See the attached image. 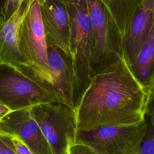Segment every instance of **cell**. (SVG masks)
Instances as JSON below:
<instances>
[{"mask_svg":"<svg viewBox=\"0 0 154 154\" xmlns=\"http://www.w3.org/2000/svg\"><path fill=\"white\" fill-rule=\"evenodd\" d=\"M149 99L122 54L91 77L75 109L77 131L142 122Z\"/></svg>","mask_w":154,"mask_h":154,"instance_id":"cell-1","label":"cell"},{"mask_svg":"<svg viewBox=\"0 0 154 154\" xmlns=\"http://www.w3.org/2000/svg\"><path fill=\"white\" fill-rule=\"evenodd\" d=\"M65 1L70 25V53L76 106L93 76L95 38L87 0Z\"/></svg>","mask_w":154,"mask_h":154,"instance_id":"cell-2","label":"cell"},{"mask_svg":"<svg viewBox=\"0 0 154 154\" xmlns=\"http://www.w3.org/2000/svg\"><path fill=\"white\" fill-rule=\"evenodd\" d=\"M19 46L26 61L18 69L56 101L48 62V45L38 0H28L19 31Z\"/></svg>","mask_w":154,"mask_h":154,"instance_id":"cell-3","label":"cell"},{"mask_svg":"<svg viewBox=\"0 0 154 154\" xmlns=\"http://www.w3.org/2000/svg\"><path fill=\"white\" fill-rule=\"evenodd\" d=\"M147 126L144 120L137 123L78 131L75 143L89 147L97 154H138Z\"/></svg>","mask_w":154,"mask_h":154,"instance_id":"cell-4","label":"cell"},{"mask_svg":"<svg viewBox=\"0 0 154 154\" xmlns=\"http://www.w3.org/2000/svg\"><path fill=\"white\" fill-rule=\"evenodd\" d=\"M30 109L53 153L67 154L77 133L75 111L59 102L38 104Z\"/></svg>","mask_w":154,"mask_h":154,"instance_id":"cell-5","label":"cell"},{"mask_svg":"<svg viewBox=\"0 0 154 154\" xmlns=\"http://www.w3.org/2000/svg\"><path fill=\"white\" fill-rule=\"evenodd\" d=\"M8 69L0 73V103L16 111L38 104L57 102L26 75L17 70L9 67Z\"/></svg>","mask_w":154,"mask_h":154,"instance_id":"cell-6","label":"cell"},{"mask_svg":"<svg viewBox=\"0 0 154 154\" xmlns=\"http://www.w3.org/2000/svg\"><path fill=\"white\" fill-rule=\"evenodd\" d=\"M94 33L93 76L116 61L120 54L112 39L107 13L100 0H87Z\"/></svg>","mask_w":154,"mask_h":154,"instance_id":"cell-7","label":"cell"},{"mask_svg":"<svg viewBox=\"0 0 154 154\" xmlns=\"http://www.w3.org/2000/svg\"><path fill=\"white\" fill-rule=\"evenodd\" d=\"M38 2L47 45L59 48L70 58V25L65 0Z\"/></svg>","mask_w":154,"mask_h":154,"instance_id":"cell-8","label":"cell"},{"mask_svg":"<svg viewBox=\"0 0 154 154\" xmlns=\"http://www.w3.org/2000/svg\"><path fill=\"white\" fill-rule=\"evenodd\" d=\"M30 108L13 111L2 119L0 126L17 135L33 154H54Z\"/></svg>","mask_w":154,"mask_h":154,"instance_id":"cell-9","label":"cell"},{"mask_svg":"<svg viewBox=\"0 0 154 154\" xmlns=\"http://www.w3.org/2000/svg\"><path fill=\"white\" fill-rule=\"evenodd\" d=\"M48 62L57 102L65 104L75 111V85L70 58L59 48L48 46Z\"/></svg>","mask_w":154,"mask_h":154,"instance_id":"cell-10","label":"cell"},{"mask_svg":"<svg viewBox=\"0 0 154 154\" xmlns=\"http://www.w3.org/2000/svg\"><path fill=\"white\" fill-rule=\"evenodd\" d=\"M28 2L23 0L7 19L0 14V67L18 70L26 65L19 46V31Z\"/></svg>","mask_w":154,"mask_h":154,"instance_id":"cell-11","label":"cell"},{"mask_svg":"<svg viewBox=\"0 0 154 154\" xmlns=\"http://www.w3.org/2000/svg\"><path fill=\"white\" fill-rule=\"evenodd\" d=\"M107 13L117 51L124 53L131 23L145 0H100Z\"/></svg>","mask_w":154,"mask_h":154,"instance_id":"cell-12","label":"cell"},{"mask_svg":"<svg viewBox=\"0 0 154 154\" xmlns=\"http://www.w3.org/2000/svg\"><path fill=\"white\" fill-rule=\"evenodd\" d=\"M154 25V0H145L131 23L124 55L131 66Z\"/></svg>","mask_w":154,"mask_h":154,"instance_id":"cell-13","label":"cell"},{"mask_svg":"<svg viewBox=\"0 0 154 154\" xmlns=\"http://www.w3.org/2000/svg\"><path fill=\"white\" fill-rule=\"evenodd\" d=\"M130 67L137 79L149 93L154 78V25Z\"/></svg>","mask_w":154,"mask_h":154,"instance_id":"cell-14","label":"cell"},{"mask_svg":"<svg viewBox=\"0 0 154 154\" xmlns=\"http://www.w3.org/2000/svg\"><path fill=\"white\" fill-rule=\"evenodd\" d=\"M138 154H154V129L150 125L147 126Z\"/></svg>","mask_w":154,"mask_h":154,"instance_id":"cell-15","label":"cell"},{"mask_svg":"<svg viewBox=\"0 0 154 154\" xmlns=\"http://www.w3.org/2000/svg\"><path fill=\"white\" fill-rule=\"evenodd\" d=\"M0 154H17L10 140V134L0 126Z\"/></svg>","mask_w":154,"mask_h":154,"instance_id":"cell-16","label":"cell"},{"mask_svg":"<svg viewBox=\"0 0 154 154\" xmlns=\"http://www.w3.org/2000/svg\"><path fill=\"white\" fill-rule=\"evenodd\" d=\"M23 0H5L2 5L1 15L5 19H8L18 8Z\"/></svg>","mask_w":154,"mask_h":154,"instance_id":"cell-17","label":"cell"},{"mask_svg":"<svg viewBox=\"0 0 154 154\" xmlns=\"http://www.w3.org/2000/svg\"><path fill=\"white\" fill-rule=\"evenodd\" d=\"M10 140L17 154H33L29 147L17 135L10 134Z\"/></svg>","mask_w":154,"mask_h":154,"instance_id":"cell-18","label":"cell"},{"mask_svg":"<svg viewBox=\"0 0 154 154\" xmlns=\"http://www.w3.org/2000/svg\"><path fill=\"white\" fill-rule=\"evenodd\" d=\"M67 154H97L89 147L75 143L69 146Z\"/></svg>","mask_w":154,"mask_h":154,"instance_id":"cell-19","label":"cell"},{"mask_svg":"<svg viewBox=\"0 0 154 154\" xmlns=\"http://www.w3.org/2000/svg\"><path fill=\"white\" fill-rule=\"evenodd\" d=\"M13 110L11 108L0 103V123L4 117H5L7 115H8Z\"/></svg>","mask_w":154,"mask_h":154,"instance_id":"cell-20","label":"cell"},{"mask_svg":"<svg viewBox=\"0 0 154 154\" xmlns=\"http://www.w3.org/2000/svg\"><path fill=\"white\" fill-rule=\"evenodd\" d=\"M148 110H154V86L149 93V99L147 108V111Z\"/></svg>","mask_w":154,"mask_h":154,"instance_id":"cell-21","label":"cell"},{"mask_svg":"<svg viewBox=\"0 0 154 154\" xmlns=\"http://www.w3.org/2000/svg\"><path fill=\"white\" fill-rule=\"evenodd\" d=\"M146 114L149 116L150 125L154 129V110H148L146 112Z\"/></svg>","mask_w":154,"mask_h":154,"instance_id":"cell-22","label":"cell"},{"mask_svg":"<svg viewBox=\"0 0 154 154\" xmlns=\"http://www.w3.org/2000/svg\"><path fill=\"white\" fill-rule=\"evenodd\" d=\"M154 86V78H153V83H152V87H151V88H150V91L151 90V89L152 88V87ZM149 93H150V91H149Z\"/></svg>","mask_w":154,"mask_h":154,"instance_id":"cell-23","label":"cell"}]
</instances>
